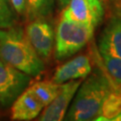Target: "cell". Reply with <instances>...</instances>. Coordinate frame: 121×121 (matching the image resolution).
<instances>
[{"label": "cell", "instance_id": "cell-1", "mask_svg": "<svg viewBox=\"0 0 121 121\" xmlns=\"http://www.w3.org/2000/svg\"><path fill=\"white\" fill-rule=\"evenodd\" d=\"M107 73L96 71L82 81L74 94L65 120H96L105 98L114 89H117Z\"/></svg>", "mask_w": 121, "mask_h": 121}, {"label": "cell", "instance_id": "cell-2", "mask_svg": "<svg viewBox=\"0 0 121 121\" xmlns=\"http://www.w3.org/2000/svg\"><path fill=\"white\" fill-rule=\"evenodd\" d=\"M0 59L31 77L45 69L43 59L30 43L22 27L0 28Z\"/></svg>", "mask_w": 121, "mask_h": 121}, {"label": "cell", "instance_id": "cell-3", "mask_svg": "<svg viewBox=\"0 0 121 121\" xmlns=\"http://www.w3.org/2000/svg\"><path fill=\"white\" fill-rule=\"evenodd\" d=\"M94 30L61 16L55 34V58L65 60L82 50L92 39Z\"/></svg>", "mask_w": 121, "mask_h": 121}, {"label": "cell", "instance_id": "cell-4", "mask_svg": "<svg viewBox=\"0 0 121 121\" xmlns=\"http://www.w3.org/2000/svg\"><path fill=\"white\" fill-rule=\"evenodd\" d=\"M30 81L31 76L0 59V108L12 106Z\"/></svg>", "mask_w": 121, "mask_h": 121}, {"label": "cell", "instance_id": "cell-5", "mask_svg": "<svg viewBox=\"0 0 121 121\" xmlns=\"http://www.w3.org/2000/svg\"><path fill=\"white\" fill-rule=\"evenodd\" d=\"M62 16L95 29L102 22L105 7L102 0H70Z\"/></svg>", "mask_w": 121, "mask_h": 121}, {"label": "cell", "instance_id": "cell-6", "mask_svg": "<svg viewBox=\"0 0 121 121\" xmlns=\"http://www.w3.org/2000/svg\"><path fill=\"white\" fill-rule=\"evenodd\" d=\"M24 31L37 54L43 60L48 59L55 45V31L48 19L39 18L29 21Z\"/></svg>", "mask_w": 121, "mask_h": 121}, {"label": "cell", "instance_id": "cell-7", "mask_svg": "<svg viewBox=\"0 0 121 121\" xmlns=\"http://www.w3.org/2000/svg\"><path fill=\"white\" fill-rule=\"evenodd\" d=\"M81 79L72 80L62 83L60 91L55 99L45 107V109L39 116L40 121H60L65 118V116L70 104L73 100L78 87L81 84Z\"/></svg>", "mask_w": 121, "mask_h": 121}, {"label": "cell", "instance_id": "cell-8", "mask_svg": "<svg viewBox=\"0 0 121 121\" xmlns=\"http://www.w3.org/2000/svg\"><path fill=\"white\" fill-rule=\"evenodd\" d=\"M98 48L99 53L121 58V14L114 13L108 19L99 35Z\"/></svg>", "mask_w": 121, "mask_h": 121}, {"label": "cell", "instance_id": "cell-9", "mask_svg": "<svg viewBox=\"0 0 121 121\" xmlns=\"http://www.w3.org/2000/svg\"><path fill=\"white\" fill-rule=\"evenodd\" d=\"M91 64L89 56L80 55L66 61L58 66L52 76V82L62 84L68 81L83 79L91 72Z\"/></svg>", "mask_w": 121, "mask_h": 121}, {"label": "cell", "instance_id": "cell-10", "mask_svg": "<svg viewBox=\"0 0 121 121\" xmlns=\"http://www.w3.org/2000/svg\"><path fill=\"white\" fill-rule=\"evenodd\" d=\"M44 106L29 88L25 89L12 104V119L28 121L34 119L41 113Z\"/></svg>", "mask_w": 121, "mask_h": 121}, {"label": "cell", "instance_id": "cell-11", "mask_svg": "<svg viewBox=\"0 0 121 121\" xmlns=\"http://www.w3.org/2000/svg\"><path fill=\"white\" fill-rule=\"evenodd\" d=\"M121 112V90L114 89L105 98L96 120L112 121Z\"/></svg>", "mask_w": 121, "mask_h": 121}, {"label": "cell", "instance_id": "cell-12", "mask_svg": "<svg viewBox=\"0 0 121 121\" xmlns=\"http://www.w3.org/2000/svg\"><path fill=\"white\" fill-rule=\"evenodd\" d=\"M55 8V0H27L25 16L28 21L39 18L48 19Z\"/></svg>", "mask_w": 121, "mask_h": 121}, {"label": "cell", "instance_id": "cell-13", "mask_svg": "<svg viewBox=\"0 0 121 121\" xmlns=\"http://www.w3.org/2000/svg\"><path fill=\"white\" fill-rule=\"evenodd\" d=\"M60 86L61 84H57L52 81H43L35 82L28 88L45 108L58 94L60 91Z\"/></svg>", "mask_w": 121, "mask_h": 121}, {"label": "cell", "instance_id": "cell-14", "mask_svg": "<svg viewBox=\"0 0 121 121\" xmlns=\"http://www.w3.org/2000/svg\"><path fill=\"white\" fill-rule=\"evenodd\" d=\"M101 61L108 76L117 87L121 86V58L108 55L107 53H99Z\"/></svg>", "mask_w": 121, "mask_h": 121}, {"label": "cell", "instance_id": "cell-15", "mask_svg": "<svg viewBox=\"0 0 121 121\" xmlns=\"http://www.w3.org/2000/svg\"><path fill=\"white\" fill-rule=\"evenodd\" d=\"M17 15L10 0H0V28H9L15 25Z\"/></svg>", "mask_w": 121, "mask_h": 121}, {"label": "cell", "instance_id": "cell-16", "mask_svg": "<svg viewBox=\"0 0 121 121\" xmlns=\"http://www.w3.org/2000/svg\"><path fill=\"white\" fill-rule=\"evenodd\" d=\"M18 15H25L27 0H10Z\"/></svg>", "mask_w": 121, "mask_h": 121}, {"label": "cell", "instance_id": "cell-17", "mask_svg": "<svg viewBox=\"0 0 121 121\" xmlns=\"http://www.w3.org/2000/svg\"><path fill=\"white\" fill-rule=\"evenodd\" d=\"M112 4L115 13L121 14V0H112Z\"/></svg>", "mask_w": 121, "mask_h": 121}, {"label": "cell", "instance_id": "cell-18", "mask_svg": "<svg viewBox=\"0 0 121 121\" xmlns=\"http://www.w3.org/2000/svg\"><path fill=\"white\" fill-rule=\"evenodd\" d=\"M70 0H57L58 2V4H59V7L62 9H64L67 5V4L69 3Z\"/></svg>", "mask_w": 121, "mask_h": 121}, {"label": "cell", "instance_id": "cell-19", "mask_svg": "<svg viewBox=\"0 0 121 121\" xmlns=\"http://www.w3.org/2000/svg\"><path fill=\"white\" fill-rule=\"evenodd\" d=\"M112 121H121V112L118 114V115H117L116 117L113 118Z\"/></svg>", "mask_w": 121, "mask_h": 121}]
</instances>
